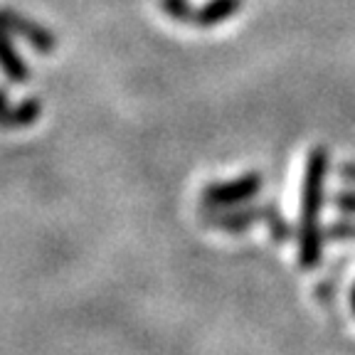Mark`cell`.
<instances>
[{
  "mask_svg": "<svg viewBox=\"0 0 355 355\" xmlns=\"http://www.w3.org/2000/svg\"><path fill=\"white\" fill-rule=\"evenodd\" d=\"M0 22H3L12 35H20L33 50L42 52V55H50L57 47V37L44 28V25L33 22L30 17L20 15V12L10 10V8H0Z\"/></svg>",
  "mask_w": 355,
  "mask_h": 355,
  "instance_id": "obj_1",
  "label": "cell"
},
{
  "mask_svg": "<svg viewBox=\"0 0 355 355\" xmlns=\"http://www.w3.org/2000/svg\"><path fill=\"white\" fill-rule=\"evenodd\" d=\"M12 109L15 106L8 99V92L0 87V128H12Z\"/></svg>",
  "mask_w": 355,
  "mask_h": 355,
  "instance_id": "obj_6",
  "label": "cell"
},
{
  "mask_svg": "<svg viewBox=\"0 0 355 355\" xmlns=\"http://www.w3.org/2000/svg\"><path fill=\"white\" fill-rule=\"evenodd\" d=\"M232 10H234V0H212L200 12H195V22L212 25V22H220L225 15H230Z\"/></svg>",
  "mask_w": 355,
  "mask_h": 355,
  "instance_id": "obj_4",
  "label": "cell"
},
{
  "mask_svg": "<svg viewBox=\"0 0 355 355\" xmlns=\"http://www.w3.org/2000/svg\"><path fill=\"white\" fill-rule=\"evenodd\" d=\"M0 69L12 84H25L30 79L28 64L22 62L20 52L12 44V33L0 22Z\"/></svg>",
  "mask_w": 355,
  "mask_h": 355,
  "instance_id": "obj_2",
  "label": "cell"
},
{
  "mask_svg": "<svg viewBox=\"0 0 355 355\" xmlns=\"http://www.w3.org/2000/svg\"><path fill=\"white\" fill-rule=\"evenodd\" d=\"M40 114H42V101H40L37 96H28V99H22L20 104L12 109V128L33 126V123L40 119Z\"/></svg>",
  "mask_w": 355,
  "mask_h": 355,
  "instance_id": "obj_3",
  "label": "cell"
},
{
  "mask_svg": "<svg viewBox=\"0 0 355 355\" xmlns=\"http://www.w3.org/2000/svg\"><path fill=\"white\" fill-rule=\"evenodd\" d=\"M161 6L173 20H188V17H193L188 0H161Z\"/></svg>",
  "mask_w": 355,
  "mask_h": 355,
  "instance_id": "obj_5",
  "label": "cell"
}]
</instances>
